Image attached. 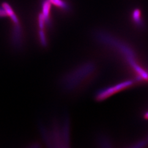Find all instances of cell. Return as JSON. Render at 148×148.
<instances>
[{
	"mask_svg": "<svg viewBox=\"0 0 148 148\" xmlns=\"http://www.w3.org/2000/svg\"><path fill=\"white\" fill-rule=\"evenodd\" d=\"M41 13L43 16L47 25H50L51 19V4L48 0H42L41 3Z\"/></svg>",
	"mask_w": 148,
	"mask_h": 148,
	"instance_id": "cell-1",
	"label": "cell"
},
{
	"mask_svg": "<svg viewBox=\"0 0 148 148\" xmlns=\"http://www.w3.org/2000/svg\"><path fill=\"white\" fill-rule=\"evenodd\" d=\"M51 5L56 6L60 11L68 12L70 9L69 4L65 0H48Z\"/></svg>",
	"mask_w": 148,
	"mask_h": 148,
	"instance_id": "cell-2",
	"label": "cell"
},
{
	"mask_svg": "<svg viewBox=\"0 0 148 148\" xmlns=\"http://www.w3.org/2000/svg\"><path fill=\"white\" fill-rule=\"evenodd\" d=\"M6 16H7V14L5 12V10L3 9L2 7H0V18L6 17Z\"/></svg>",
	"mask_w": 148,
	"mask_h": 148,
	"instance_id": "cell-3",
	"label": "cell"
}]
</instances>
